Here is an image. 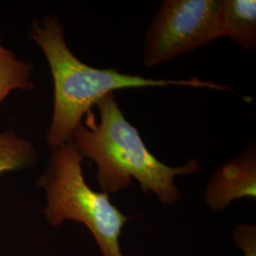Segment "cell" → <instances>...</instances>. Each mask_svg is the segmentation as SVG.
Here are the masks:
<instances>
[{
    "instance_id": "1",
    "label": "cell",
    "mask_w": 256,
    "mask_h": 256,
    "mask_svg": "<svg viewBox=\"0 0 256 256\" xmlns=\"http://www.w3.org/2000/svg\"><path fill=\"white\" fill-rule=\"evenodd\" d=\"M30 37L45 55L54 81V110L46 134V144L52 150L72 142L74 132L82 124L86 113L115 90L167 86L230 90L229 86L198 78L150 79L84 64L66 45L64 25L55 14L36 19L32 24Z\"/></svg>"
},
{
    "instance_id": "2",
    "label": "cell",
    "mask_w": 256,
    "mask_h": 256,
    "mask_svg": "<svg viewBox=\"0 0 256 256\" xmlns=\"http://www.w3.org/2000/svg\"><path fill=\"white\" fill-rule=\"evenodd\" d=\"M95 106L100 119L97 120L92 110L88 111L75 130L72 142L84 158L97 165L102 192L108 196L116 194L136 180L144 192H154L164 204L180 200L174 178L198 173V160L192 158L176 167L160 162L148 150L137 128L124 115L114 93L104 97Z\"/></svg>"
},
{
    "instance_id": "3",
    "label": "cell",
    "mask_w": 256,
    "mask_h": 256,
    "mask_svg": "<svg viewBox=\"0 0 256 256\" xmlns=\"http://www.w3.org/2000/svg\"><path fill=\"white\" fill-rule=\"evenodd\" d=\"M84 158L72 142L52 150L36 187L46 192L44 216L50 226L66 220L84 224L102 256H124L120 236L130 218L111 202L110 196L92 190L82 173Z\"/></svg>"
},
{
    "instance_id": "4",
    "label": "cell",
    "mask_w": 256,
    "mask_h": 256,
    "mask_svg": "<svg viewBox=\"0 0 256 256\" xmlns=\"http://www.w3.org/2000/svg\"><path fill=\"white\" fill-rule=\"evenodd\" d=\"M220 0H164L147 30L144 64L152 68L218 39Z\"/></svg>"
},
{
    "instance_id": "5",
    "label": "cell",
    "mask_w": 256,
    "mask_h": 256,
    "mask_svg": "<svg viewBox=\"0 0 256 256\" xmlns=\"http://www.w3.org/2000/svg\"><path fill=\"white\" fill-rule=\"evenodd\" d=\"M256 196V146L252 142L212 174L206 187L205 202L212 210L221 212L236 200Z\"/></svg>"
},
{
    "instance_id": "6",
    "label": "cell",
    "mask_w": 256,
    "mask_h": 256,
    "mask_svg": "<svg viewBox=\"0 0 256 256\" xmlns=\"http://www.w3.org/2000/svg\"><path fill=\"white\" fill-rule=\"evenodd\" d=\"M216 28L218 39L228 37L243 48H256V0H220Z\"/></svg>"
},
{
    "instance_id": "7",
    "label": "cell",
    "mask_w": 256,
    "mask_h": 256,
    "mask_svg": "<svg viewBox=\"0 0 256 256\" xmlns=\"http://www.w3.org/2000/svg\"><path fill=\"white\" fill-rule=\"evenodd\" d=\"M34 64L19 60L14 52L3 46L0 36V106L14 90H32Z\"/></svg>"
},
{
    "instance_id": "8",
    "label": "cell",
    "mask_w": 256,
    "mask_h": 256,
    "mask_svg": "<svg viewBox=\"0 0 256 256\" xmlns=\"http://www.w3.org/2000/svg\"><path fill=\"white\" fill-rule=\"evenodd\" d=\"M37 158L36 147L28 140L14 130L0 131V174L32 168Z\"/></svg>"
},
{
    "instance_id": "9",
    "label": "cell",
    "mask_w": 256,
    "mask_h": 256,
    "mask_svg": "<svg viewBox=\"0 0 256 256\" xmlns=\"http://www.w3.org/2000/svg\"><path fill=\"white\" fill-rule=\"evenodd\" d=\"M234 242L244 254V256H256V226L241 224L234 232Z\"/></svg>"
}]
</instances>
